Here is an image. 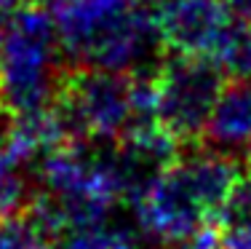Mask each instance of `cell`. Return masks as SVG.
Segmentation results:
<instances>
[{
	"instance_id": "5bb4252c",
	"label": "cell",
	"mask_w": 251,
	"mask_h": 249,
	"mask_svg": "<svg viewBox=\"0 0 251 249\" xmlns=\"http://www.w3.org/2000/svg\"><path fill=\"white\" fill-rule=\"evenodd\" d=\"M246 166H249V171H251V150H249V164Z\"/></svg>"
},
{
	"instance_id": "7c38bea8",
	"label": "cell",
	"mask_w": 251,
	"mask_h": 249,
	"mask_svg": "<svg viewBox=\"0 0 251 249\" xmlns=\"http://www.w3.org/2000/svg\"><path fill=\"white\" fill-rule=\"evenodd\" d=\"M27 0H0V19H11Z\"/></svg>"
},
{
	"instance_id": "3957f363",
	"label": "cell",
	"mask_w": 251,
	"mask_h": 249,
	"mask_svg": "<svg viewBox=\"0 0 251 249\" xmlns=\"http://www.w3.org/2000/svg\"><path fill=\"white\" fill-rule=\"evenodd\" d=\"M225 86V73L208 56H163L155 67L160 126L184 147L201 145Z\"/></svg>"
},
{
	"instance_id": "4fadbf2b",
	"label": "cell",
	"mask_w": 251,
	"mask_h": 249,
	"mask_svg": "<svg viewBox=\"0 0 251 249\" xmlns=\"http://www.w3.org/2000/svg\"><path fill=\"white\" fill-rule=\"evenodd\" d=\"M3 51H5V29L0 25V67H3Z\"/></svg>"
},
{
	"instance_id": "52a82bcc",
	"label": "cell",
	"mask_w": 251,
	"mask_h": 249,
	"mask_svg": "<svg viewBox=\"0 0 251 249\" xmlns=\"http://www.w3.org/2000/svg\"><path fill=\"white\" fill-rule=\"evenodd\" d=\"M203 142H214L230 150H251V81H232L225 86Z\"/></svg>"
},
{
	"instance_id": "277c9868",
	"label": "cell",
	"mask_w": 251,
	"mask_h": 249,
	"mask_svg": "<svg viewBox=\"0 0 251 249\" xmlns=\"http://www.w3.org/2000/svg\"><path fill=\"white\" fill-rule=\"evenodd\" d=\"M134 209L139 222L152 236H158L160 241H169V244H182L201 228H206L208 222H217L187 188L176 166L166 169L152 182L150 191L142 195V201Z\"/></svg>"
},
{
	"instance_id": "5b68a950",
	"label": "cell",
	"mask_w": 251,
	"mask_h": 249,
	"mask_svg": "<svg viewBox=\"0 0 251 249\" xmlns=\"http://www.w3.org/2000/svg\"><path fill=\"white\" fill-rule=\"evenodd\" d=\"M174 166L214 220L222 212L227 195L243 177L241 161L227 150H211L208 142L187 145Z\"/></svg>"
},
{
	"instance_id": "30bf717a",
	"label": "cell",
	"mask_w": 251,
	"mask_h": 249,
	"mask_svg": "<svg viewBox=\"0 0 251 249\" xmlns=\"http://www.w3.org/2000/svg\"><path fill=\"white\" fill-rule=\"evenodd\" d=\"M56 241L32 220V215L16 212L0 220V249H53Z\"/></svg>"
},
{
	"instance_id": "6da1fadb",
	"label": "cell",
	"mask_w": 251,
	"mask_h": 249,
	"mask_svg": "<svg viewBox=\"0 0 251 249\" xmlns=\"http://www.w3.org/2000/svg\"><path fill=\"white\" fill-rule=\"evenodd\" d=\"M62 49L49 5L27 0L5 29V51L0 67V99L16 112L49 108L56 97L62 70L56 54Z\"/></svg>"
},
{
	"instance_id": "ba28073f",
	"label": "cell",
	"mask_w": 251,
	"mask_h": 249,
	"mask_svg": "<svg viewBox=\"0 0 251 249\" xmlns=\"http://www.w3.org/2000/svg\"><path fill=\"white\" fill-rule=\"evenodd\" d=\"M208 59L222 70L227 81H251V22L232 14Z\"/></svg>"
},
{
	"instance_id": "8fae6325",
	"label": "cell",
	"mask_w": 251,
	"mask_h": 249,
	"mask_svg": "<svg viewBox=\"0 0 251 249\" xmlns=\"http://www.w3.org/2000/svg\"><path fill=\"white\" fill-rule=\"evenodd\" d=\"M225 3H227V8H230L235 16L251 22V0H225Z\"/></svg>"
},
{
	"instance_id": "9c48e42d",
	"label": "cell",
	"mask_w": 251,
	"mask_h": 249,
	"mask_svg": "<svg viewBox=\"0 0 251 249\" xmlns=\"http://www.w3.org/2000/svg\"><path fill=\"white\" fill-rule=\"evenodd\" d=\"M222 249H251V171L238 180L217 215Z\"/></svg>"
},
{
	"instance_id": "8992f818",
	"label": "cell",
	"mask_w": 251,
	"mask_h": 249,
	"mask_svg": "<svg viewBox=\"0 0 251 249\" xmlns=\"http://www.w3.org/2000/svg\"><path fill=\"white\" fill-rule=\"evenodd\" d=\"M43 3L49 5V14L56 25L62 51L75 59L94 32H99L107 22H112L139 0H43Z\"/></svg>"
},
{
	"instance_id": "7a4b0ae2",
	"label": "cell",
	"mask_w": 251,
	"mask_h": 249,
	"mask_svg": "<svg viewBox=\"0 0 251 249\" xmlns=\"http://www.w3.org/2000/svg\"><path fill=\"white\" fill-rule=\"evenodd\" d=\"M51 105L70 142L121 139L134 115L131 75L75 62L62 70Z\"/></svg>"
}]
</instances>
